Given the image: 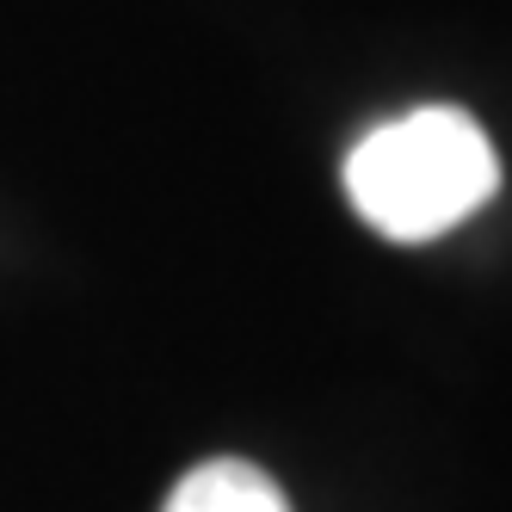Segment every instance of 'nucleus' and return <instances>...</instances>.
<instances>
[{"label": "nucleus", "mask_w": 512, "mask_h": 512, "mask_svg": "<svg viewBox=\"0 0 512 512\" xmlns=\"http://www.w3.org/2000/svg\"><path fill=\"white\" fill-rule=\"evenodd\" d=\"M161 512H290V500L266 469H253L241 457H210L179 475V488L167 494Z\"/></svg>", "instance_id": "f03ea898"}, {"label": "nucleus", "mask_w": 512, "mask_h": 512, "mask_svg": "<svg viewBox=\"0 0 512 512\" xmlns=\"http://www.w3.org/2000/svg\"><path fill=\"white\" fill-rule=\"evenodd\" d=\"M500 186L488 130L457 105H420L389 118L346 155L352 210L389 241H432L475 216Z\"/></svg>", "instance_id": "f257e3e1"}]
</instances>
